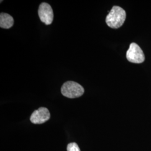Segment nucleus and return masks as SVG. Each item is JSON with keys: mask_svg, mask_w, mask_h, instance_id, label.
I'll return each instance as SVG.
<instances>
[{"mask_svg": "<svg viewBox=\"0 0 151 151\" xmlns=\"http://www.w3.org/2000/svg\"><path fill=\"white\" fill-rule=\"evenodd\" d=\"M50 118V114L47 108L41 107L35 110L30 116L31 122L35 124H40L47 122Z\"/></svg>", "mask_w": 151, "mask_h": 151, "instance_id": "nucleus-5", "label": "nucleus"}, {"mask_svg": "<svg viewBox=\"0 0 151 151\" xmlns=\"http://www.w3.org/2000/svg\"><path fill=\"white\" fill-rule=\"evenodd\" d=\"M38 15L41 20L45 25H50L53 20L54 14L52 7L46 3H42L39 7Z\"/></svg>", "mask_w": 151, "mask_h": 151, "instance_id": "nucleus-4", "label": "nucleus"}, {"mask_svg": "<svg viewBox=\"0 0 151 151\" xmlns=\"http://www.w3.org/2000/svg\"><path fill=\"white\" fill-rule=\"evenodd\" d=\"M126 19V12L122 7L114 6L106 17V23L112 29L121 27Z\"/></svg>", "mask_w": 151, "mask_h": 151, "instance_id": "nucleus-1", "label": "nucleus"}, {"mask_svg": "<svg viewBox=\"0 0 151 151\" xmlns=\"http://www.w3.org/2000/svg\"><path fill=\"white\" fill-rule=\"evenodd\" d=\"M127 59L133 63H142L145 60V56L140 47L135 43L130 44L129 48L127 52Z\"/></svg>", "mask_w": 151, "mask_h": 151, "instance_id": "nucleus-3", "label": "nucleus"}, {"mask_svg": "<svg viewBox=\"0 0 151 151\" xmlns=\"http://www.w3.org/2000/svg\"><path fill=\"white\" fill-rule=\"evenodd\" d=\"M84 92L83 87L74 81H67L64 83L61 87L62 94L70 99L80 97L84 93Z\"/></svg>", "mask_w": 151, "mask_h": 151, "instance_id": "nucleus-2", "label": "nucleus"}, {"mask_svg": "<svg viewBox=\"0 0 151 151\" xmlns=\"http://www.w3.org/2000/svg\"><path fill=\"white\" fill-rule=\"evenodd\" d=\"M14 23L13 17L7 13L1 12L0 14V27L3 29L11 28Z\"/></svg>", "mask_w": 151, "mask_h": 151, "instance_id": "nucleus-6", "label": "nucleus"}, {"mask_svg": "<svg viewBox=\"0 0 151 151\" xmlns=\"http://www.w3.org/2000/svg\"><path fill=\"white\" fill-rule=\"evenodd\" d=\"M67 151H81L78 145L75 143L72 142L70 143L67 145Z\"/></svg>", "mask_w": 151, "mask_h": 151, "instance_id": "nucleus-7", "label": "nucleus"}]
</instances>
